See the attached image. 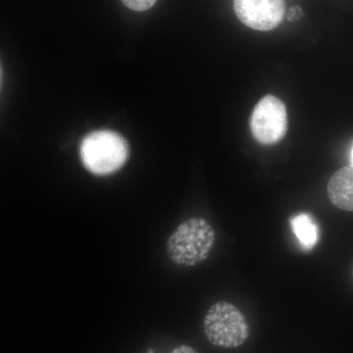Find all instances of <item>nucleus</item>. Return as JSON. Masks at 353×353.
<instances>
[{
	"mask_svg": "<svg viewBox=\"0 0 353 353\" xmlns=\"http://www.w3.org/2000/svg\"><path fill=\"white\" fill-rule=\"evenodd\" d=\"M216 234L210 223L203 218H190L179 225L167 241V254L180 266L192 267L208 259Z\"/></svg>",
	"mask_w": 353,
	"mask_h": 353,
	"instance_id": "nucleus-1",
	"label": "nucleus"
},
{
	"mask_svg": "<svg viewBox=\"0 0 353 353\" xmlns=\"http://www.w3.org/2000/svg\"><path fill=\"white\" fill-rule=\"evenodd\" d=\"M128 157L129 146L117 132H92L83 139L81 145L83 166L95 175H109L119 170Z\"/></svg>",
	"mask_w": 353,
	"mask_h": 353,
	"instance_id": "nucleus-2",
	"label": "nucleus"
},
{
	"mask_svg": "<svg viewBox=\"0 0 353 353\" xmlns=\"http://www.w3.org/2000/svg\"><path fill=\"white\" fill-rule=\"evenodd\" d=\"M204 334L215 347H241L250 336V325L243 312L227 301L213 304L203 321Z\"/></svg>",
	"mask_w": 353,
	"mask_h": 353,
	"instance_id": "nucleus-3",
	"label": "nucleus"
},
{
	"mask_svg": "<svg viewBox=\"0 0 353 353\" xmlns=\"http://www.w3.org/2000/svg\"><path fill=\"white\" fill-rule=\"evenodd\" d=\"M250 129L261 145H274L284 138L288 130V114L283 101L273 95L263 97L253 110Z\"/></svg>",
	"mask_w": 353,
	"mask_h": 353,
	"instance_id": "nucleus-4",
	"label": "nucleus"
},
{
	"mask_svg": "<svg viewBox=\"0 0 353 353\" xmlns=\"http://www.w3.org/2000/svg\"><path fill=\"white\" fill-rule=\"evenodd\" d=\"M234 9L241 23L256 31H271L284 19V0H234Z\"/></svg>",
	"mask_w": 353,
	"mask_h": 353,
	"instance_id": "nucleus-5",
	"label": "nucleus"
},
{
	"mask_svg": "<svg viewBox=\"0 0 353 353\" xmlns=\"http://www.w3.org/2000/svg\"><path fill=\"white\" fill-rule=\"evenodd\" d=\"M330 201L341 210L353 211V166H345L332 176L327 187Z\"/></svg>",
	"mask_w": 353,
	"mask_h": 353,
	"instance_id": "nucleus-6",
	"label": "nucleus"
},
{
	"mask_svg": "<svg viewBox=\"0 0 353 353\" xmlns=\"http://www.w3.org/2000/svg\"><path fill=\"white\" fill-rule=\"evenodd\" d=\"M290 225L304 250H313L319 241V229L312 216L301 213L292 218Z\"/></svg>",
	"mask_w": 353,
	"mask_h": 353,
	"instance_id": "nucleus-7",
	"label": "nucleus"
},
{
	"mask_svg": "<svg viewBox=\"0 0 353 353\" xmlns=\"http://www.w3.org/2000/svg\"><path fill=\"white\" fill-rule=\"evenodd\" d=\"M157 0H122L123 3L134 11H145L152 8Z\"/></svg>",
	"mask_w": 353,
	"mask_h": 353,
	"instance_id": "nucleus-8",
	"label": "nucleus"
},
{
	"mask_svg": "<svg viewBox=\"0 0 353 353\" xmlns=\"http://www.w3.org/2000/svg\"><path fill=\"white\" fill-rule=\"evenodd\" d=\"M171 353H197V352L189 345H180V347L174 348Z\"/></svg>",
	"mask_w": 353,
	"mask_h": 353,
	"instance_id": "nucleus-9",
	"label": "nucleus"
},
{
	"mask_svg": "<svg viewBox=\"0 0 353 353\" xmlns=\"http://www.w3.org/2000/svg\"><path fill=\"white\" fill-rule=\"evenodd\" d=\"M301 9L299 8V7H296V8H292L290 9V14H289V19L290 21H294L297 19V16L299 15V14H301Z\"/></svg>",
	"mask_w": 353,
	"mask_h": 353,
	"instance_id": "nucleus-10",
	"label": "nucleus"
},
{
	"mask_svg": "<svg viewBox=\"0 0 353 353\" xmlns=\"http://www.w3.org/2000/svg\"><path fill=\"white\" fill-rule=\"evenodd\" d=\"M352 166H353V148H352Z\"/></svg>",
	"mask_w": 353,
	"mask_h": 353,
	"instance_id": "nucleus-11",
	"label": "nucleus"
},
{
	"mask_svg": "<svg viewBox=\"0 0 353 353\" xmlns=\"http://www.w3.org/2000/svg\"><path fill=\"white\" fill-rule=\"evenodd\" d=\"M148 353H154V352H153L152 350H150V352H148Z\"/></svg>",
	"mask_w": 353,
	"mask_h": 353,
	"instance_id": "nucleus-12",
	"label": "nucleus"
},
{
	"mask_svg": "<svg viewBox=\"0 0 353 353\" xmlns=\"http://www.w3.org/2000/svg\"><path fill=\"white\" fill-rule=\"evenodd\" d=\"M352 274H353V272H352Z\"/></svg>",
	"mask_w": 353,
	"mask_h": 353,
	"instance_id": "nucleus-13",
	"label": "nucleus"
}]
</instances>
